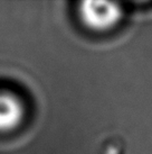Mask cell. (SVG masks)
Instances as JSON below:
<instances>
[{
	"label": "cell",
	"mask_w": 152,
	"mask_h": 154,
	"mask_svg": "<svg viewBox=\"0 0 152 154\" xmlns=\"http://www.w3.org/2000/svg\"><path fill=\"white\" fill-rule=\"evenodd\" d=\"M82 23L89 29L104 32L118 25L123 15L118 4L107 1H83L78 7Z\"/></svg>",
	"instance_id": "obj_1"
},
{
	"label": "cell",
	"mask_w": 152,
	"mask_h": 154,
	"mask_svg": "<svg viewBox=\"0 0 152 154\" xmlns=\"http://www.w3.org/2000/svg\"><path fill=\"white\" fill-rule=\"evenodd\" d=\"M25 115V105L17 94L0 90V134L17 129L22 124Z\"/></svg>",
	"instance_id": "obj_2"
}]
</instances>
